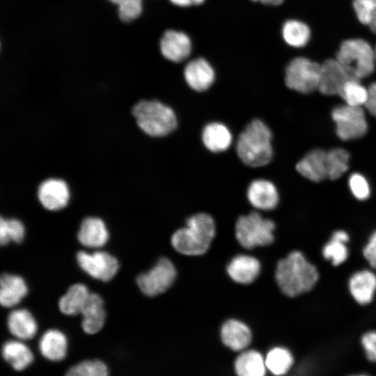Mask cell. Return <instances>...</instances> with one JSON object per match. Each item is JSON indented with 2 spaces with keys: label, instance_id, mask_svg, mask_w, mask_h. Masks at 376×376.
Here are the masks:
<instances>
[{
  "label": "cell",
  "instance_id": "f6af8a7d",
  "mask_svg": "<svg viewBox=\"0 0 376 376\" xmlns=\"http://www.w3.org/2000/svg\"><path fill=\"white\" fill-rule=\"evenodd\" d=\"M375 58H376V47L375 48Z\"/></svg>",
  "mask_w": 376,
  "mask_h": 376
},
{
  "label": "cell",
  "instance_id": "cb8c5ba5",
  "mask_svg": "<svg viewBox=\"0 0 376 376\" xmlns=\"http://www.w3.org/2000/svg\"><path fill=\"white\" fill-rule=\"evenodd\" d=\"M68 340L65 335L57 329H49L39 340L41 354L52 361L63 360L67 354Z\"/></svg>",
  "mask_w": 376,
  "mask_h": 376
},
{
  "label": "cell",
  "instance_id": "30bf717a",
  "mask_svg": "<svg viewBox=\"0 0 376 376\" xmlns=\"http://www.w3.org/2000/svg\"><path fill=\"white\" fill-rule=\"evenodd\" d=\"M77 261L87 274L104 282L113 279L119 269L117 258L106 251L88 253L81 251L77 254Z\"/></svg>",
  "mask_w": 376,
  "mask_h": 376
},
{
  "label": "cell",
  "instance_id": "d4e9b609",
  "mask_svg": "<svg viewBox=\"0 0 376 376\" xmlns=\"http://www.w3.org/2000/svg\"><path fill=\"white\" fill-rule=\"evenodd\" d=\"M202 141L210 151L220 152L226 150L231 145L233 137L229 129L218 122L210 123L202 132Z\"/></svg>",
  "mask_w": 376,
  "mask_h": 376
},
{
  "label": "cell",
  "instance_id": "2e32d148",
  "mask_svg": "<svg viewBox=\"0 0 376 376\" xmlns=\"http://www.w3.org/2000/svg\"><path fill=\"white\" fill-rule=\"evenodd\" d=\"M184 77L191 89L202 92L207 90L214 83L215 72L206 59L196 58L185 65Z\"/></svg>",
  "mask_w": 376,
  "mask_h": 376
},
{
  "label": "cell",
  "instance_id": "7c38bea8",
  "mask_svg": "<svg viewBox=\"0 0 376 376\" xmlns=\"http://www.w3.org/2000/svg\"><path fill=\"white\" fill-rule=\"evenodd\" d=\"M351 78L353 77L336 58L327 59L320 65L318 91L327 96L338 95L344 84Z\"/></svg>",
  "mask_w": 376,
  "mask_h": 376
},
{
  "label": "cell",
  "instance_id": "5b68a950",
  "mask_svg": "<svg viewBox=\"0 0 376 376\" xmlns=\"http://www.w3.org/2000/svg\"><path fill=\"white\" fill-rule=\"evenodd\" d=\"M336 59L355 79L369 77L375 70V52L368 42L361 38L343 41L337 52Z\"/></svg>",
  "mask_w": 376,
  "mask_h": 376
},
{
  "label": "cell",
  "instance_id": "4fadbf2b",
  "mask_svg": "<svg viewBox=\"0 0 376 376\" xmlns=\"http://www.w3.org/2000/svg\"><path fill=\"white\" fill-rule=\"evenodd\" d=\"M327 151L315 148L308 150L296 164L297 173L315 183L328 179Z\"/></svg>",
  "mask_w": 376,
  "mask_h": 376
},
{
  "label": "cell",
  "instance_id": "ffe728a7",
  "mask_svg": "<svg viewBox=\"0 0 376 376\" xmlns=\"http://www.w3.org/2000/svg\"><path fill=\"white\" fill-rule=\"evenodd\" d=\"M224 344L233 351L246 348L251 340V332L247 325L237 320H227L221 329Z\"/></svg>",
  "mask_w": 376,
  "mask_h": 376
},
{
  "label": "cell",
  "instance_id": "74e56055",
  "mask_svg": "<svg viewBox=\"0 0 376 376\" xmlns=\"http://www.w3.org/2000/svg\"><path fill=\"white\" fill-rule=\"evenodd\" d=\"M345 242L331 238L324 246L323 256L330 260L334 265H338L345 262L348 256V250Z\"/></svg>",
  "mask_w": 376,
  "mask_h": 376
},
{
  "label": "cell",
  "instance_id": "d590c367",
  "mask_svg": "<svg viewBox=\"0 0 376 376\" xmlns=\"http://www.w3.org/2000/svg\"><path fill=\"white\" fill-rule=\"evenodd\" d=\"M68 376H107L109 370L100 360H86L72 366L66 373Z\"/></svg>",
  "mask_w": 376,
  "mask_h": 376
},
{
  "label": "cell",
  "instance_id": "9a60e30c",
  "mask_svg": "<svg viewBox=\"0 0 376 376\" xmlns=\"http://www.w3.org/2000/svg\"><path fill=\"white\" fill-rule=\"evenodd\" d=\"M246 195L250 204L261 210H272L279 202V194L276 185L265 179L252 181L248 187Z\"/></svg>",
  "mask_w": 376,
  "mask_h": 376
},
{
  "label": "cell",
  "instance_id": "ba28073f",
  "mask_svg": "<svg viewBox=\"0 0 376 376\" xmlns=\"http://www.w3.org/2000/svg\"><path fill=\"white\" fill-rule=\"evenodd\" d=\"M320 65L306 57L291 60L285 71V83L288 88L301 94H309L318 90Z\"/></svg>",
  "mask_w": 376,
  "mask_h": 376
},
{
  "label": "cell",
  "instance_id": "5bb4252c",
  "mask_svg": "<svg viewBox=\"0 0 376 376\" xmlns=\"http://www.w3.org/2000/svg\"><path fill=\"white\" fill-rule=\"evenodd\" d=\"M159 49L165 58L179 63L189 57L192 43L189 36L185 32L170 29L166 31L162 36Z\"/></svg>",
  "mask_w": 376,
  "mask_h": 376
},
{
  "label": "cell",
  "instance_id": "7bdbcfd3",
  "mask_svg": "<svg viewBox=\"0 0 376 376\" xmlns=\"http://www.w3.org/2000/svg\"><path fill=\"white\" fill-rule=\"evenodd\" d=\"M331 237L345 243L349 241V235L347 233L343 230H338L334 232Z\"/></svg>",
  "mask_w": 376,
  "mask_h": 376
},
{
  "label": "cell",
  "instance_id": "7a4b0ae2",
  "mask_svg": "<svg viewBox=\"0 0 376 376\" xmlns=\"http://www.w3.org/2000/svg\"><path fill=\"white\" fill-rule=\"evenodd\" d=\"M272 134L261 120L251 121L240 134L236 152L240 160L250 167L268 164L273 157Z\"/></svg>",
  "mask_w": 376,
  "mask_h": 376
},
{
  "label": "cell",
  "instance_id": "8992f818",
  "mask_svg": "<svg viewBox=\"0 0 376 376\" xmlns=\"http://www.w3.org/2000/svg\"><path fill=\"white\" fill-rule=\"evenodd\" d=\"M368 116L365 107L345 103L336 105L330 113L336 136L345 142L362 139L369 131Z\"/></svg>",
  "mask_w": 376,
  "mask_h": 376
},
{
  "label": "cell",
  "instance_id": "8fae6325",
  "mask_svg": "<svg viewBox=\"0 0 376 376\" xmlns=\"http://www.w3.org/2000/svg\"><path fill=\"white\" fill-rule=\"evenodd\" d=\"M36 197L44 209L54 212L67 207L70 191L64 180L48 178L39 183L36 189Z\"/></svg>",
  "mask_w": 376,
  "mask_h": 376
},
{
  "label": "cell",
  "instance_id": "ab89813d",
  "mask_svg": "<svg viewBox=\"0 0 376 376\" xmlns=\"http://www.w3.org/2000/svg\"><path fill=\"white\" fill-rule=\"evenodd\" d=\"M363 253L370 266L376 268V230L370 235L368 242L363 250Z\"/></svg>",
  "mask_w": 376,
  "mask_h": 376
},
{
  "label": "cell",
  "instance_id": "4316f807",
  "mask_svg": "<svg viewBox=\"0 0 376 376\" xmlns=\"http://www.w3.org/2000/svg\"><path fill=\"white\" fill-rule=\"evenodd\" d=\"M91 292L83 283L71 285L66 293L58 301V308L61 313L68 315L81 313Z\"/></svg>",
  "mask_w": 376,
  "mask_h": 376
},
{
  "label": "cell",
  "instance_id": "4dcf8cb0",
  "mask_svg": "<svg viewBox=\"0 0 376 376\" xmlns=\"http://www.w3.org/2000/svg\"><path fill=\"white\" fill-rule=\"evenodd\" d=\"M338 96L343 103L364 107L368 98V87L362 84L359 79L351 78L344 84Z\"/></svg>",
  "mask_w": 376,
  "mask_h": 376
},
{
  "label": "cell",
  "instance_id": "f35d334b",
  "mask_svg": "<svg viewBox=\"0 0 376 376\" xmlns=\"http://www.w3.org/2000/svg\"><path fill=\"white\" fill-rule=\"evenodd\" d=\"M361 345L368 360L376 362V331H368L361 337Z\"/></svg>",
  "mask_w": 376,
  "mask_h": 376
},
{
  "label": "cell",
  "instance_id": "8d00e7d4",
  "mask_svg": "<svg viewBox=\"0 0 376 376\" xmlns=\"http://www.w3.org/2000/svg\"><path fill=\"white\" fill-rule=\"evenodd\" d=\"M118 6V13L123 22H131L140 16L143 10L142 0H109Z\"/></svg>",
  "mask_w": 376,
  "mask_h": 376
},
{
  "label": "cell",
  "instance_id": "1f68e13d",
  "mask_svg": "<svg viewBox=\"0 0 376 376\" xmlns=\"http://www.w3.org/2000/svg\"><path fill=\"white\" fill-rule=\"evenodd\" d=\"M267 369L272 374H285L293 364L294 359L291 352L283 347H274L267 354L265 359Z\"/></svg>",
  "mask_w": 376,
  "mask_h": 376
},
{
  "label": "cell",
  "instance_id": "6da1fadb",
  "mask_svg": "<svg viewBox=\"0 0 376 376\" xmlns=\"http://www.w3.org/2000/svg\"><path fill=\"white\" fill-rule=\"evenodd\" d=\"M316 267L297 251L280 260L275 272L276 281L288 297H296L311 290L318 280Z\"/></svg>",
  "mask_w": 376,
  "mask_h": 376
},
{
  "label": "cell",
  "instance_id": "e575fe53",
  "mask_svg": "<svg viewBox=\"0 0 376 376\" xmlns=\"http://www.w3.org/2000/svg\"><path fill=\"white\" fill-rule=\"evenodd\" d=\"M352 5L359 21L376 33V0H354Z\"/></svg>",
  "mask_w": 376,
  "mask_h": 376
},
{
  "label": "cell",
  "instance_id": "603a6c76",
  "mask_svg": "<svg viewBox=\"0 0 376 376\" xmlns=\"http://www.w3.org/2000/svg\"><path fill=\"white\" fill-rule=\"evenodd\" d=\"M349 289L353 298L359 304H369L376 290V275L369 270L356 272L350 279Z\"/></svg>",
  "mask_w": 376,
  "mask_h": 376
},
{
  "label": "cell",
  "instance_id": "83f0119b",
  "mask_svg": "<svg viewBox=\"0 0 376 376\" xmlns=\"http://www.w3.org/2000/svg\"><path fill=\"white\" fill-rule=\"evenodd\" d=\"M234 367L240 376H263L267 368L263 356L256 350L240 354L235 361Z\"/></svg>",
  "mask_w": 376,
  "mask_h": 376
},
{
  "label": "cell",
  "instance_id": "277c9868",
  "mask_svg": "<svg viewBox=\"0 0 376 376\" xmlns=\"http://www.w3.org/2000/svg\"><path fill=\"white\" fill-rule=\"evenodd\" d=\"M131 113L136 126L149 136H165L178 125L173 110L157 100H139L132 107Z\"/></svg>",
  "mask_w": 376,
  "mask_h": 376
},
{
  "label": "cell",
  "instance_id": "f1b7e54d",
  "mask_svg": "<svg viewBox=\"0 0 376 376\" xmlns=\"http://www.w3.org/2000/svg\"><path fill=\"white\" fill-rule=\"evenodd\" d=\"M283 40L289 46L302 47L306 45L311 38V30L304 22L297 19H288L281 29Z\"/></svg>",
  "mask_w": 376,
  "mask_h": 376
},
{
  "label": "cell",
  "instance_id": "9c48e42d",
  "mask_svg": "<svg viewBox=\"0 0 376 376\" xmlns=\"http://www.w3.org/2000/svg\"><path fill=\"white\" fill-rule=\"evenodd\" d=\"M175 277L173 264L169 258H162L152 269L137 276L136 283L144 295L154 297L165 292Z\"/></svg>",
  "mask_w": 376,
  "mask_h": 376
},
{
  "label": "cell",
  "instance_id": "b9f144b4",
  "mask_svg": "<svg viewBox=\"0 0 376 376\" xmlns=\"http://www.w3.org/2000/svg\"><path fill=\"white\" fill-rule=\"evenodd\" d=\"M169 1L179 7H189L203 3L205 0H169Z\"/></svg>",
  "mask_w": 376,
  "mask_h": 376
},
{
  "label": "cell",
  "instance_id": "3957f363",
  "mask_svg": "<svg viewBox=\"0 0 376 376\" xmlns=\"http://www.w3.org/2000/svg\"><path fill=\"white\" fill-rule=\"evenodd\" d=\"M216 232L215 223L207 213H198L189 217L186 226L177 230L171 242L179 253L187 256H201L210 248Z\"/></svg>",
  "mask_w": 376,
  "mask_h": 376
},
{
  "label": "cell",
  "instance_id": "44dd1931",
  "mask_svg": "<svg viewBox=\"0 0 376 376\" xmlns=\"http://www.w3.org/2000/svg\"><path fill=\"white\" fill-rule=\"evenodd\" d=\"M260 271V262L254 257L238 255L233 258L227 267V272L235 282L248 284L253 282Z\"/></svg>",
  "mask_w": 376,
  "mask_h": 376
},
{
  "label": "cell",
  "instance_id": "484cf974",
  "mask_svg": "<svg viewBox=\"0 0 376 376\" xmlns=\"http://www.w3.org/2000/svg\"><path fill=\"white\" fill-rule=\"evenodd\" d=\"M2 357L15 370H23L33 360L29 347L19 340H10L4 343L1 350Z\"/></svg>",
  "mask_w": 376,
  "mask_h": 376
},
{
  "label": "cell",
  "instance_id": "ee69618b",
  "mask_svg": "<svg viewBox=\"0 0 376 376\" xmlns=\"http://www.w3.org/2000/svg\"><path fill=\"white\" fill-rule=\"evenodd\" d=\"M254 2H260L265 5L278 6L281 4L284 0H250Z\"/></svg>",
  "mask_w": 376,
  "mask_h": 376
},
{
  "label": "cell",
  "instance_id": "f546056e",
  "mask_svg": "<svg viewBox=\"0 0 376 376\" xmlns=\"http://www.w3.org/2000/svg\"><path fill=\"white\" fill-rule=\"evenodd\" d=\"M328 179L342 178L350 168V155L344 148L334 147L327 151Z\"/></svg>",
  "mask_w": 376,
  "mask_h": 376
},
{
  "label": "cell",
  "instance_id": "52a82bcc",
  "mask_svg": "<svg viewBox=\"0 0 376 376\" xmlns=\"http://www.w3.org/2000/svg\"><path fill=\"white\" fill-rule=\"evenodd\" d=\"M275 224L253 211L240 216L236 221L235 230L238 242L248 249L258 246H267L274 241Z\"/></svg>",
  "mask_w": 376,
  "mask_h": 376
},
{
  "label": "cell",
  "instance_id": "e0dca14e",
  "mask_svg": "<svg viewBox=\"0 0 376 376\" xmlns=\"http://www.w3.org/2000/svg\"><path fill=\"white\" fill-rule=\"evenodd\" d=\"M109 237V230L102 219L88 216L81 221L77 239L83 246L100 248L107 244Z\"/></svg>",
  "mask_w": 376,
  "mask_h": 376
},
{
  "label": "cell",
  "instance_id": "7402d4cb",
  "mask_svg": "<svg viewBox=\"0 0 376 376\" xmlns=\"http://www.w3.org/2000/svg\"><path fill=\"white\" fill-rule=\"evenodd\" d=\"M7 325L10 333L19 340L31 339L38 331L34 317L25 308L12 311L8 316Z\"/></svg>",
  "mask_w": 376,
  "mask_h": 376
},
{
  "label": "cell",
  "instance_id": "836d02e7",
  "mask_svg": "<svg viewBox=\"0 0 376 376\" xmlns=\"http://www.w3.org/2000/svg\"><path fill=\"white\" fill-rule=\"evenodd\" d=\"M347 185L351 195L358 201H366L371 196V184L361 172L351 173L347 177Z\"/></svg>",
  "mask_w": 376,
  "mask_h": 376
},
{
  "label": "cell",
  "instance_id": "ac0fdd59",
  "mask_svg": "<svg viewBox=\"0 0 376 376\" xmlns=\"http://www.w3.org/2000/svg\"><path fill=\"white\" fill-rule=\"evenodd\" d=\"M80 314L82 315L81 327L86 334H94L100 331L106 318L102 298L98 294L91 292Z\"/></svg>",
  "mask_w": 376,
  "mask_h": 376
},
{
  "label": "cell",
  "instance_id": "d6a6232c",
  "mask_svg": "<svg viewBox=\"0 0 376 376\" xmlns=\"http://www.w3.org/2000/svg\"><path fill=\"white\" fill-rule=\"evenodd\" d=\"M25 235V228L22 222L15 218L0 217V243L6 245L10 241L20 243Z\"/></svg>",
  "mask_w": 376,
  "mask_h": 376
},
{
  "label": "cell",
  "instance_id": "60d3db41",
  "mask_svg": "<svg viewBox=\"0 0 376 376\" xmlns=\"http://www.w3.org/2000/svg\"><path fill=\"white\" fill-rule=\"evenodd\" d=\"M368 98L365 105L368 114L376 120V81L368 86Z\"/></svg>",
  "mask_w": 376,
  "mask_h": 376
},
{
  "label": "cell",
  "instance_id": "d6986e66",
  "mask_svg": "<svg viewBox=\"0 0 376 376\" xmlns=\"http://www.w3.org/2000/svg\"><path fill=\"white\" fill-rule=\"evenodd\" d=\"M28 287L24 279L18 275L3 274L0 279V303L6 308L18 304L27 295Z\"/></svg>",
  "mask_w": 376,
  "mask_h": 376
}]
</instances>
